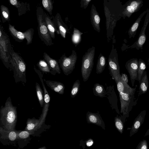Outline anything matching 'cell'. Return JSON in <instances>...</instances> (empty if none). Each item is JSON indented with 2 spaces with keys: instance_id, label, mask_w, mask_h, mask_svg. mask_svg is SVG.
I'll return each mask as SVG.
<instances>
[{
  "instance_id": "obj_8",
  "label": "cell",
  "mask_w": 149,
  "mask_h": 149,
  "mask_svg": "<svg viewBox=\"0 0 149 149\" xmlns=\"http://www.w3.org/2000/svg\"><path fill=\"white\" fill-rule=\"evenodd\" d=\"M77 56L75 50H72L71 54L68 57L63 54L59 59V63L60 68L63 73L68 76L72 73L74 69L77 62Z\"/></svg>"
},
{
  "instance_id": "obj_13",
  "label": "cell",
  "mask_w": 149,
  "mask_h": 149,
  "mask_svg": "<svg viewBox=\"0 0 149 149\" xmlns=\"http://www.w3.org/2000/svg\"><path fill=\"white\" fill-rule=\"evenodd\" d=\"M146 14L144 22L140 33L137 41L132 45L130 47L136 48L137 49H142L143 46L146 40L145 34L146 30L149 22V9H146Z\"/></svg>"
},
{
  "instance_id": "obj_16",
  "label": "cell",
  "mask_w": 149,
  "mask_h": 149,
  "mask_svg": "<svg viewBox=\"0 0 149 149\" xmlns=\"http://www.w3.org/2000/svg\"><path fill=\"white\" fill-rule=\"evenodd\" d=\"M43 57L49 66L51 70L50 73L52 74L55 75L56 73H61L60 67L56 60L52 58L45 52L43 53Z\"/></svg>"
},
{
  "instance_id": "obj_38",
  "label": "cell",
  "mask_w": 149,
  "mask_h": 149,
  "mask_svg": "<svg viewBox=\"0 0 149 149\" xmlns=\"http://www.w3.org/2000/svg\"><path fill=\"white\" fill-rule=\"evenodd\" d=\"M148 143L146 140L141 141L137 146L136 149H148Z\"/></svg>"
},
{
  "instance_id": "obj_43",
  "label": "cell",
  "mask_w": 149,
  "mask_h": 149,
  "mask_svg": "<svg viewBox=\"0 0 149 149\" xmlns=\"http://www.w3.org/2000/svg\"><path fill=\"white\" fill-rule=\"evenodd\" d=\"M38 149H46V148L45 146H44V147H41V148H39Z\"/></svg>"
},
{
  "instance_id": "obj_19",
  "label": "cell",
  "mask_w": 149,
  "mask_h": 149,
  "mask_svg": "<svg viewBox=\"0 0 149 149\" xmlns=\"http://www.w3.org/2000/svg\"><path fill=\"white\" fill-rule=\"evenodd\" d=\"M8 1L11 5L17 9L19 16L25 14L30 10L29 5L26 3L21 2L18 0H8Z\"/></svg>"
},
{
  "instance_id": "obj_23",
  "label": "cell",
  "mask_w": 149,
  "mask_h": 149,
  "mask_svg": "<svg viewBox=\"0 0 149 149\" xmlns=\"http://www.w3.org/2000/svg\"><path fill=\"white\" fill-rule=\"evenodd\" d=\"M139 92L138 96L146 93L149 86L148 80L146 71H144L139 82Z\"/></svg>"
},
{
  "instance_id": "obj_34",
  "label": "cell",
  "mask_w": 149,
  "mask_h": 149,
  "mask_svg": "<svg viewBox=\"0 0 149 149\" xmlns=\"http://www.w3.org/2000/svg\"><path fill=\"white\" fill-rule=\"evenodd\" d=\"M146 68V64L142 59H139L138 61V81L139 82L143 73Z\"/></svg>"
},
{
  "instance_id": "obj_40",
  "label": "cell",
  "mask_w": 149,
  "mask_h": 149,
  "mask_svg": "<svg viewBox=\"0 0 149 149\" xmlns=\"http://www.w3.org/2000/svg\"><path fill=\"white\" fill-rule=\"evenodd\" d=\"M121 75V80L123 82L127 84L128 81V80L127 75L125 74L122 73Z\"/></svg>"
},
{
  "instance_id": "obj_11",
  "label": "cell",
  "mask_w": 149,
  "mask_h": 149,
  "mask_svg": "<svg viewBox=\"0 0 149 149\" xmlns=\"http://www.w3.org/2000/svg\"><path fill=\"white\" fill-rule=\"evenodd\" d=\"M34 69L39 77L44 92V104L41 116L40 118V121L39 126V128H40L41 127L42 123L45 122L46 117L49 110L50 97L49 94L46 88L44 83V81L43 79V74L39 70L37 69L34 65Z\"/></svg>"
},
{
  "instance_id": "obj_15",
  "label": "cell",
  "mask_w": 149,
  "mask_h": 149,
  "mask_svg": "<svg viewBox=\"0 0 149 149\" xmlns=\"http://www.w3.org/2000/svg\"><path fill=\"white\" fill-rule=\"evenodd\" d=\"M146 112V110H143L135 118L130 130V137H131L138 131L144 122Z\"/></svg>"
},
{
  "instance_id": "obj_27",
  "label": "cell",
  "mask_w": 149,
  "mask_h": 149,
  "mask_svg": "<svg viewBox=\"0 0 149 149\" xmlns=\"http://www.w3.org/2000/svg\"><path fill=\"white\" fill-rule=\"evenodd\" d=\"M0 132L1 136L6 139H8L11 141H14L17 138V132L16 131H7L3 127H0Z\"/></svg>"
},
{
  "instance_id": "obj_20",
  "label": "cell",
  "mask_w": 149,
  "mask_h": 149,
  "mask_svg": "<svg viewBox=\"0 0 149 149\" xmlns=\"http://www.w3.org/2000/svg\"><path fill=\"white\" fill-rule=\"evenodd\" d=\"M43 80L51 90L60 94H63L65 87L62 83L58 81L46 80L45 79Z\"/></svg>"
},
{
  "instance_id": "obj_26",
  "label": "cell",
  "mask_w": 149,
  "mask_h": 149,
  "mask_svg": "<svg viewBox=\"0 0 149 149\" xmlns=\"http://www.w3.org/2000/svg\"><path fill=\"white\" fill-rule=\"evenodd\" d=\"M40 121V119H37L33 118L28 119L26 122V126L25 128V130L33 132L38 128H39Z\"/></svg>"
},
{
  "instance_id": "obj_35",
  "label": "cell",
  "mask_w": 149,
  "mask_h": 149,
  "mask_svg": "<svg viewBox=\"0 0 149 149\" xmlns=\"http://www.w3.org/2000/svg\"><path fill=\"white\" fill-rule=\"evenodd\" d=\"M80 83L79 80H77L74 83L71 91V96L74 97L78 93L80 88Z\"/></svg>"
},
{
  "instance_id": "obj_22",
  "label": "cell",
  "mask_w": 149,
  "mask_h": 149,
  "mask_svg": "<svg viewBox=\"0 0 149 149\" xmlns=\"http://www.w3.org/2000/svg\"><path fill=\"white\" fill-rule=\"evenodd\" d=\"M86 118L88 123L95 124L105 129L104 123L102 118H100L97 114L88 112L86 115Z\"/></svg>"
},
{
  "instance_id": "obj_10",
  "label": "cell",
  "mask_w": 149,
  "mask_h": 149,
  "mask_svg": "<svg viewBox=\"0 0 149 149\" xmlns=\"http://www.w3.org/2000/svg\"><path fill=\"white\" fill-rule=\"evenodd\" d=\"M8 30L11 35L16 41L21 42L24 39H26V45L31 44L33 40L34 30L33 28L29 29L24 32L18 31L14 26L9 24Z\"/></svg>"
},
{
  "instance_id": "obj_21",
  "label": "cell",
  "mask_w": 149,
  "mask_h": 149,
  "mask_svg": "<svg viewBox=\"0 0 149 149\" xmlns=\"http://www.w3.org/2000/svg\"><path fill=\"white\" fill-rule=\"evenodd\" d=\"M45 16L47 26L50 35L52 38L54 39L55 33L56 32L58 34H59V33L53 19H52L45 12Z\"/></svg>"
},
{
  "instance_id": "obj_14",
  "label": "cell",
  "mask_w": 149,
  "mask_h": 149,
  "mask_svg": "<svg viewBox=\"0 0 149 149\" xmlns=\"http://www.w3.org/2000/svg\"><path fill=\"white\" fill-rule=\"evenodd\" d=\"M125 67L129 72L132 86H134L135 80H138V61L136 58L130 59L126 63Z\"/></svg>"
},
{
  "instance_id": "obj_17",
  "label": "cell",
  "mask_w": 149,
  "mask_h": 149,
  "mask_svg": "<svg viewBox=\"0 0 149 149\" xmlns=\"http://www.w3.org/2000/svg\"><path fill=\"white\" fill-rule=\"evenodd\" d=\"M53 19L59 34L63 38H65L67 31V28L63 21L60 14L57 13Z\"/></svg>"
},
{
  "instance_id": "obj_25",
  "label": "cell",
  "mask_w": 149,
  "mask_h": 149,
  "mask_svg": "<svg viewBox=\"0 0 149 149\" xmlns=\"http://www.w3.org/2000/svg\"><path fill=\"white\" fill-rule=\"evenodd\" d=\"M106 65V58L101 53L98 58L96 66V73L97 74L102 73Z\"/></svg>"
},
{
  "instance_id": "obj_30",
  "label": "cell",
  "mask_w": 149,
  "mask_h": 149,
  "mask_svg": "<svg viewBox=\"0 0 149 149\" xmlns=\"http://www.w3.org/2000/svg\"><path fill=\"white\" fill-rule=\"evenodd\" d=\"M37 65L43 74L44 73L46 74L50 73L51 70L49 66L44 59L40 60L37 63Z\"/></svg>"
},
{
  "instance_id": "obj_2",
  "label": "cell",
  "mask_w": 149,
  "mask_h": 149,
  "mask_svg": "<svg viewBox=\"0 0 149 149\" xmlns=\"http://www.w3.org/2000/svg\"><path fill=\"white\" fill-rule=\"evenodd\" d=\"M118 92L121 105L120 113L125 118L128 117L129 113L134 105V98L136 87L132 88L120 79L116 82Z\"/></svg>"
},
{
  "instance_id": "obj_7",
  "label": "cell",
  "mask_w": 149,
  "mask_h": 149,
  "mask_svg": "<svg viewBox=\"0 0 149 149\" xmlns=\"http://www.w3.org/2000/svg\"><path fill=\"white\" fill-rule=\"evenodd\" d=\"M95 53V47L93 46L88 49L82 56L81 72L84 81L88 80L91 73L94 65Z\"/></svg>"
},
{
  "instance_id": "obj_31",
  "label": "cell",
  "mask_w": 149,
  "mask_h": 149,
  "mask_svg": "<svg viewBox=\"0 0 149 149\" xmlns=\"http://www.w3.org/2000/svg\"><path fill=\"white\" fill-rule=\"evenodd\" d=\"M36 91L38 100L41 107H43L44 104V94L40 85L36 82L35 86Z\"/></svg>"
},
{
  "instance_id": "obj_42",
  "label": "cell",
  "mask_w": 149,
  "mask_h": 149,
  "mask_svg": "<svg viewBox=\"0 0 149 149\" xmlns=\"http://www.w3.org/2000/svg\"><path fill=\"white\" fill-rule=\"evenodd\" d=\"M149 135V127L147 131L146 132L145 135H144V136H147Z\"/></svg>"
},
{
  "instance_id": "obj_1",
  "label": "cell",
  "mask_w": 149,
  "mask_h": 149,
  "mask_svg": "<svg viewBox=\"0 0 149 149\" xmlns=\"http://www.w3.org/2000/svg\"><path fill=\"white\" fill-rule=\"evenodd\" d=\"M103 5L107 36L109 42L113 35L117 22L122 17L123 5L119 0H104Z\"/></svg>"
},
{
  "instance_id": "obj_41",
  "label": "cell",
  "mask_w": 149,
  "mask_h": 149,
  "mask_svg": "<svg viewBox=\"0 0 149 149\" xmlns=\"http://www.w3.org/2000/svg\"><path fill=\"white\" fill-rule=\"evenodd\" d=\"M94 143L93 140L90 139L88 140L86 143V145L88 147H90L93 145Z\"/></svg>"
},
{
  "instance_id": "obj_37",
  "label": "cell",
  "mask_w": 149,
  "mask_h": 149,
  "mask_svg": "<svg viewBox=\"0 0 149 149\" xmlns=\"http://www.w3.org/2000/svg\"><path fill=\"white\" fill-rule=\"evenodd\" d=\"M32 133L26 130L18 132L17 138L21 139H26L28 138Z\"/></svg>"
},
{
  "instance_id": "obj_39",
  "label": "cell",
  "mask_w": 149,
  "mask_h": 149,
  "mask_svg": "<svg viewBox=\"0 0 149 149\" xmlns=\"http://www.w3.org/2000/svg\"><path fill=\"white\" fill-rule=\"evenodd\" d=\"M91 0H81L80 1V7L85 9L88 7Z\"/></svg>"
},
{
  "instance_id": "obj_24",
  "label": "cell",
  "mask_w": 149,
  "mask_h": 149,
  "mask_svg": "<svg viewBox=\"0 0 149 149\" xmlns=\"http://www.w3.org/2000/svg\"><path fill=\"white\" fill-rule=\"evenodd\" d=\"M146 12V10L143 12L130 28L128 32L130 38L135 36L141 19Z\"/></svg>"
},
{
  "instance_id": "obj_28",
  "label": "cell",
  "mask_w": 149,
  "mask_h": 149,
  "mask_svg": "<svg viewBox=\"0 0 149 149\" xmlns=\"http://www.w3.org/2000/svg\"><path fill=\"white\" fill-rule=\"evenodd\" d=\"M83 33L77 29L74 28V30L72 36V41L75 46L79 45L81 41V36Z\"/></svg>"
},
{
  "instance_id": "obj_4",
  "label": "cell",
  "mask_w": 149,
  "mask_h": 149,
  "mask_svg": "<svg viewBox=\"0 0 149 149\" xmlns=\"http://www.w3.org/2000/svg\"><path fill=\"white\" fill-rule=\"evenodd\" d=\"M11 70L13 71V77L16 83L21 82L24 85L26 81V64L18 53L13 49L11 53Z\"/></svg>"
},
{
  "instance_id": "obj_3",
  "label": "cell",
  "mask_w": 149,
  "mask_h": 149,
  "mask_svg": "<svg viewBox=\"0 0 149 149\" xmlns=\"http://www.w3.org/2000/svg\"><path fill=\"white\" fill-rule=\"evenodd\" d=\"M0 121L2 127L7 131L15 130L17 120V108L12 104L11 99L9 97L4 107L0 109Z\"/></svg>"
},
{
  "instance_id": "obj_6",
  "label": "cell",
  "mask_w": 149,
  "mask_h": 149,
  "mask_svg": "<svg viewBox=\"0 0 149 149\" xmlns=\"http://www.w3.org/2000/svg\"><path fill=\"white\" fill-rule=\"evenodd\" d=\"M38 23V36L41 40L47 46L54 44L45 21V12L41 7H37L36 13Z\"/></svg>"
},
{
  "instance_id": "obj_9",
  "label": "cell",
  "mask_w": 149,
  "mask_h": 149,
  "mask_svg": "<svg viewBox=\"0 0 149 149\" xmlns=\"http://www.w3.org/2000/svg\"><path fill=\"white\" fill-rule=\"evenodd\" d=\"M108 68L109 74L115 81L118 80L121 77L120 68L119 64L118 54L116 49L113 44L108 59Z\"/></svg>"
},
{
  "instance_id": "obj_33",
  "label": "cell",
  "mask_w": 149,
  "mask_h": 149,
  "mask_svg": "<svg viewBox=\"0 0 149 149\" xmlns=\"http://www.w3.org/2000/svg\"><path fill=\"white\" fill-rule=\"evenodd\" d=\"M53 3V0H42V3L44 8L51 15L52 14Z\"/></svg>"
},
{
  "instance_id": "obj_36",
  "label": "cell",
  "mask_w": 149,
  "mask_h": 149,
  "mask_svg": "<svg viewBox=\"0 0 149 149\" xmlns=\"http://www.w3.org/2000/svg\"><path fill=\"white\" fill-rule=\"evenodd\" d=\"M115 124L118 132L120 134H122L124 130V125L121 119L118 117H116L115 118Z\"/></svg>"
},
{
  "instance_id": "obj_18",
  "label": "cell",
  "mask_w": 149,
  "mask_h": 149,
  "mask_svg": "<svg viewBox=\"0 0 149 149\" xmlns=\"http://www.w3.org/2000/svg\"><path fill=\"white\" fill-rule=\"evenodd\" d=\"M91 24L94 29L98 33L100 31V18L96 8L92 4L91 11Z\"/></svg>"
},
{
  "instance_id": "obj_29",
  "label": "cell",
  "mask_w": 149,
  "mask_h": 149,
  "mask_svg": "<svg viewBox=\"0 0 149 149\" xmlns=\"http://www.w3.org/2000/svg\"><path fill=\"white\" fill-rule=\"evenodd\" d=\"M94 94L97 96L103 97L105 96L106 92L104 86L98 83L95 84L93 88Z\"/></svg>"
},
{
  "instance_id": "obj_5",
  "label": "cell",
  "mask_w": 149,
  "mask_h": 149,
  "mask_svg": "<svg viewBox=\"0 0 149 149\" xmlns=\"http://www.w3.org/2000/svg\"><path fill=\"white\" fill-rule=\"evenodd\" d=\"M13 48L9 38L0 24V58L5 66L11 70V53Z\"/></svg>"
},
{
  "instance_id": "obj_32",
  "label": "cell",
  "mask_w": 149,
  "mask_h": 149,
  "mask_svg": "<svg viewBox=\"0 0 149 149\" xmlns=\"http://www.w3.org/2000/svg\"><path fill=\"white\" fill-rule=\"evenodd\" d=\"M0 11L2 22L4 23L10 20V13L7 7L3 5L0 6Z\"/></svg>"
},
{
  "instance_id": "obj_12",
  "label": "cell",
  "mask_w": 149,
  "mask_h": 149,
  "mask_svg": "<svg viewBox=\"0 0 149 149\" xmlns=\"http://www.w3.org/2000/svg\"><path fill=\"white\" fill-rule=\"evenodd\" d=\"M143 0H129L123 5L122 17L130 18L134 13L139 11L143 6Z\"/></svg>"
}]
</instances>
